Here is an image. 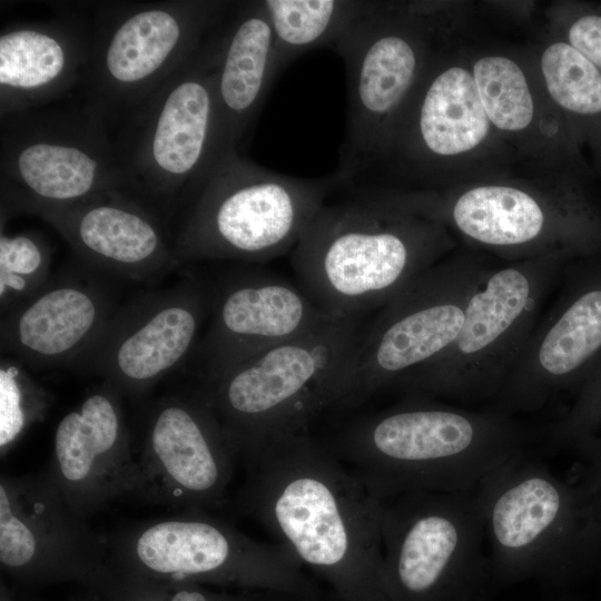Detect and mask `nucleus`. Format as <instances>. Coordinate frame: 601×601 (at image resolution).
Segmentation results:
<instances>
[{"mask_svg": "<svg viewBox=\"0 0 601 601\" xmlns=\"http://www.w3.org/2000/svg\"><path fill=\"white\" fill-rule=\"evenodd\" d=\"M237 506L323 578L342 601H390L381 501L332 452L300 432L246 464Z\"/></svg>", "mask_w": 601, "mask_h": 601, "instance_id": "nucleus-1", "label": "nucleus"}, {"mask_svg": "<svg viewBox=\"0 0 601 601\" xmlns=\"http://www.w3.org/2000/svg\"><path fill=\"white\" fill-rule=\"evenodd\" d=\"M513 416L406 397L343 431L332 452L378 500L405 492H469L526 451Z\"/></svg>", "mask_w": 601, "mask_h": 601, "instance_id": "nucleus-2", "label": "nucleus"}, {"mask_svg": "<svg viewBox=\"0 0 601 601\" xmlns=\"http://www.w3.org/2000/svg\"><path fill=\"white\" fill-rule=\"evenodd\" d=\"M452 247L442 224L357 194L339 178L290 264L313 303L345 318L382 308Z\"/></svg>", "mask_w": 601, "mask_h": 601, "instance_id": "nucleus-3", "label": "nucleus"}, {"mask_svg": "<svg viewBox=\"0 0 601 601\" xmlns=\"http://www.w3.org/2000/svg\"><path fill=\"white\" fill-rule=\"evenodd\" d=\"M475 491L495 580L565 588L601 568V519L580 482L561 480L524 451Z\"/></svg>", "mask_w": 601, "mask_h": 601, "instance_id": "nucleus-4", "label": "nucleus"}, {"mask_svg": "<svg viewBox=\"0 0 601 601\" xmlns=\"http://www.w3.org/2000/svg\"><path fill=\"white\" fill-rule=\"evenodd\" d=\"M364 319L334 318L197 385L245 464L276 440L306 432L329 408Z\"/></svg>", "mask_w": 601, "mask_h": 601, "instance_id": "nucleus-5", "label": "nucleus"}, {"mask_svg": "<svg viewBox=\"0 0 601 601\" xmlns=\"http://www.w3.org/2000/svg\"><path fill=\"white\" fill-rule=\"evenodd\" d=\"M338 181L337 173L318 179L274 173L230 149L183 206L176 257L181 265L259 264L290 254Z\"/></svg>", "mask_w": 601, "mask_h": 601, "instance_id": "nucleus-6", "label": "nucleus"}, {"mask_svg": "<svg viewBox=\"0 0 601 601\" xmlns=\"http://www.w3.org/2000/svg\"><path fill=\"white\" fill-rule=\"evenodd\" d=\"M381 201L449 226L510 263L601 254V213L573 181L551 190L487 183L447 193L388 191Z\"/></svg>", "mask_w": 601, "mask_h": 601, "instance_id": "nucleus-7", "label": "nucleus"}, {"mask_svg": "<svg viewBox=\"0 0 601 601\" xmlns=\"http://www.w3.org/2000/svg\"><path fill=\"white\" fill-rule=\"evenodd\" d=\"M218 30L121 121L114 139L130 193L166 220L223 155L215 97Z\"/></svg>", "mask_w": 601, "mask_h": 601, "instance_id": "nucleus-8", "label": "nucleus"}, {"mask_svg": "<svg viewBox=\"0 0 601 601\" xmlns=\"http://www.w3.org/2000/svg\"><path fill=\"white\" fill-rule=\"evenodd\" d=\"M105 539L116 573L318 599L286 545L257 541L201 510L138 522Z\"/></svg>", "mask_w": 601, "mask_h": 601, "instance_id": "nucleus-9", "label": "nucleus"}, {"mask_svg": "<svg viewBox=\"0 0 601 601\" xmlns=\"http://www.w3.org/2000/svg\"><path fill=\"white\" fill-rule=\"evenodd\" d=\"M560 257L489 266L474 287L461 331L436 359L403 378L392 392L406 397L461 402L493 400L560 282Z\"/></svg>", "mask_w": 601, "mask_h": 601, "instance_id": "nucleus-10", "label": "nucleus"}, {"mask_svg": "<svg viewBox=\"0 0 601 601\" xmlns=\"http://www.w3.org/2000/svg\"><path fill=\"white\" fill-rule=\"evenodd\" d=\"M234 2L170 0L93 3L85 101L108 125L122 121L191 59Z\"/></svg>", "mask_w": 601, "mask_h": 601, "instance_id": "nucleus-11", "label": "nucleus"}, {"mask_svg": "<svg viewBox=\"0 0 601 601\" xmlns=\"http://www.w3.org/2000/svg\"><path fill=\"white\" fill-rule=\"evenodd\" d=\"M417 6L361 1L333 47L347 77V121L337 173L352 180L380 157L432 58L431 26Z\"/></svg>", "mask_w": 601, "mask_h": 601, "instance_id": "nucleus-12", "label": "nucleus"}, {"mask_svg": "<svg viewBox=\"0 0 601 601\" xmlns=\"http://www.w3.org/2000/svg\"><path fill=\"white\" fill-rule=\"evenodd\" d=\"M490 265L444 258L410 283L366 325L329 408L353 410L441 356L457 337L470 296Z\"/></svg>", "mask_w": 601, "mask_h": 601, "instance_id": "nucleus-13", "label": "nucleus"}, {"mask_svg": "<svg viewBox=\"0 0 601 601\" xmlns=\"http://www.w3.org/2000/svg\"><path fill=\"white\" fill-rule=\"evenodd\" d=\"M381 501L390 601H473L491 577L476 491H413Z\"/></svg>", "mask_w": 601, "mask_h": 601, "instance_id": "nucleus-14", "label": "nucleus"}, {"mask_svg": "<svg viewBox=\"0 0 601 601\" xmlns=\"http://www.w3.org/2000/svg\"><path fill=\"white\" fill-rule=\"evenodd\" d=\"M1 185L48 203H72L129 181L104 116L86 101L0 118Z\"/></svg>", "mask_w": 601, "mask_h": 601, "instance_id": "nucleus-15", "label": "nucleus"}, {"mask_svg": "<svg viewBox=\"0 0 601 601\" xmlns=\"http://www.w3.org/2000/svg\"><path fill=\"white\" fill-rule=\"evenodd\" d=\"M137 444L132 496L185 511L226 504L238 455L198 386L145 404Z\"/></svg>", "mask_w": 601, "mask_h": 601, "instance_id": "nucleus-16", "label": "nucleus"}, {"mask_svg": "<svg viewBox=\"0 0 601 601\" xmlns=\"http://www.w3.org/2000/svg\"><path fill=\"white\" fill-rule=\"evenodd\" d=\"M211 283L187 276L118 307L71 370L99 376L122 398L141 402L191 357L209 318Z\"/></svg>", "mask_w": 601, "mask_h": 601, "instance_id": "nucleus-17", "label": "nucleus"}, {"mask_svg": "<svg viewBox=\"0 0 601 601\" xmlns=\"http://www.w3.org/2000/svg\"><path fill=\"white\" fill-rule=\"evenodd\" d=\"M0 564L16 582H78L95 592L111 574L105 535L63 501L45 473L0 477Z\"/></svg>", "mask_w": 601, "mask_h": 601, "instance_id": "nucleus-18", "label": "nucleus"}, {"mask_svg": "<svg viewBox=\"0 0 601 601\" xmlns=\"http://www.w3.org/2000/svg\"><path fill=\"white\" fill-rule=\"evenodd\" d=\"M560 280L491 410H541L563 392L575 394L601 364V254L568 263Z\"/></svg>", "mask_w": 601, "mask_h": 601, "instance_id": "nucleus-19", "label": "nucleus"}, {"mask_svg": "<svg viewBox=\"0 0 601 601\" xmlns=\"http://www.w3.org/2000/svg\"><path fill=\"white\" fill-rule=\"evenodd\" d=\"M33 215L53 227L87 266L137 283L180 268L167 220L128 191L72 203H48L1 185V223Z\"/></svg>", "mask_w": 601, "mask_h": 601, "instance_id": "nucleus-20", "label": "nucleus"}, {"mask_svg": "<svg viewBox=\"0 0 601 601\" xmlns=\"http://www.w3.org/2000/svg\"><path fill=\"white\" fill-rule=\"evenodd\" d=\"M298 285L256 268L211 284L209 323L188 362L198 384L334 319Z\"/></svg>", "mask_w": 601, "mask_h": 601, "instance_id": "nucleus-21", "label": "nucleus"}, {"mask_svg": "<svg viewBox=\"0 0 601 601\" xmlns=\"http://www.w3.org/2000/svg\"><path fill=\"white\" fill-rule=\"evenodd\" d=\"M122 397L101 382L57 424L43 473L66 504L87 519L137 483L134 440Z\"/></svg>", "mask_w": 601, "mask_h": 601, "instance_id": "nucleus-22", "label": "nucleus"}, {"mask_svg": "<svg viewBox=\"0 0 601 601\" xmlns=\"http://www.w3.org/2000/svg\"><path fill=\"white\" fill-rule=\"evenodd\" d=\"M96 272L86 265L51 276L35 295L2 314L1 352L33 371L71 368L118 308L104 274Z\"/></svg>", "mask_w": 601, "mask_h": 601, "instance_id": "nucleus-23", "label": "nucleus"}, {"mask_svg": "<svg viewBox=\"0 0 601 601\" xmlns=\"http://www.w3.org/2000/svg\"><path fill=\"white\" fill-rule=\"evenodd\" d=\"M492 129L471 69L432 60L382 154L357 178L393 158L415 173H433L479 149Z\"/></svg>", "mask_w": 601, "mask_h": 601, "instance_id": "nucleus-24", "label": "nucleus"}, {"mask_svg": "<svg viewBox=\"0 0 601 601\" xmlns=\"http://www.w3.org/2000/svg\"><path fill=\"white\" fill-rule=\"evenodd\" d=\"M9 24L0 33V118L49 106L81 85L90 22L78 11Z\"/></svg>", "mask_w": 601, "mask_h": 601, "instance_id": "nucleus-25", "label": "nucleus"}, {"mask_svg": "<svg viewBox=\"0 0 601 601\" xmlns=\"http://www.w3.org/2000/svg\"><path fill=\"white\" fill-rule=\"evenodd\" d=\"M230 10L218 30L215 66L223 154L238 150L277 76L275 38L263 0L237 2Z\"/></svg>", "mask_w": 601, "mask_h": 601, "instance_id": "nucleus-26", "label": "nucleus"}, {"mask_svg": "<svg viewBox=\"0 0 601 601\" xmlns=\"http://www.w3.org/2000/svg\"><path fill=\"white\" fill-rule=\"evenodd\" d=\"M540 71L552 102L575 138L591 145L601 167V70L559 38L543 49Z\"/></svg>", "mask_w": 601, "mask_h": 601, "instance_id": "nucleus-27", "label": "nucleus"}, {"mask_svg": "<svg viewBox=\"0 0 601 601\" xmlns=\"http://www.w3.org/2000/svg\"><path fill=\"white\" fill-rule=\"evenodd\" d=\"M275 38L278 73L304 52L336 41L361 1L263 0Z\"/></svg>", "mask_w": 601, "mask_h": 601, "instance_id": "nucleus-28", "label": "nucleus"}, {"mask_svg": "<svg viewBox=\"0 0 601 601\" xmlns=\"http://www.w3.org/2000/svg\"><path fill=\"white\" fill-rule=\"evenodd\" d=\"M493 128L521 135L533 128L538 107L528 75L512 58L485 55L470 68Z\"/></svg>", "mask_w": 601, "mask_h": 601, "instance_id": "nucleus-29", "label": "nucleus"}, {"mask_svg": "<svg viewBox=\"0 0 601 601\" xmlns=\"http://www.w3.org/2000/svg\"><path fill=\"white\" fill-rule=\"evenodd\" d=\"M52 250L38 230L0 233L1 315L40 290L51 278Z\"/></svg>", "mask_w": 601, "mask_h": 601, "instance_id": "nucleus-30", "label": "nucleus"}, {"mask_svg": "<svg viewBox=\"0 0 601 601\" xmlns=\"http://www.w3.org/2000/svg\"><path fill=\"white\" fill-rule=\"evenodd\" d=\"M52 393L12 357L0 361V453L4 456L36 423L42 422Z\"/></svg>", "mask_w": 601, "mask_h": 601, "instance_id": "nucleus-31", "label": "nucleus"}, {"mask_svg": "<svg viewBox=\"0 0 601 601\" xmlns=\"http://www.w3.org/2000/svg\"><path fill=\"white\" fill-rule=\"evenodd\" d=\"M96 593L105 601H307L275 592L219 589L120 574L112 570Z\"/></svg>", "mask_w": 601, "mask_h": 601, "instance_id": "nucleus-32", "label": "nucleus"}, {"mask_svg": "<svg viewBox=\"0 0 601 601\" xmlns=\"http://www.w3.org/2000/svg\"><path fill=\"white\" fill-rule=\"evenodd\" d=\"M601 427V364L578 390L570 408L550 424L544 436L549 446L573 449L597 435Z\"/></svg>", "mask_w": 601, "mask_h": 601, "instance_id": "nucleus-33", "label": "nucleus"}, {"mask_svg": "<svg viewBox=\"0 0 601 601\" xmlns=\"http://www.w3.org/2000/svg\"><path fill=\"white\" fill-rule=\"evenodd\" d=\"M561 30V38L601 70V6H566Z\"/></svg>", "mask_w": 601, "mask_h": 601, "instance_id": "nucleus-34", "label": "nucleus"}, {"mask_svg": "<svg viewBox=\"0 0 601 601\" xmlns=\"http://www.w3.org/2000/svg\"><path fill=\"white\" fill-rule=\"evenodd\" d=\"M580 456V483L593 499L601 497V436L595 435L572 449Z\"/></svg>", "mask_w": 601, "mask_h": 601, "instance_id": "nucleus-35", "label": "nucleus"}, {"mask_svg": "<svg viewBox=\"0 0 601 601\" xmlns=\"http://www.w3.org/2000/svg\"><path fill=\"white\" fill-rule=\"evenodd\" d=\"M0 601H18L13 598L11 592L8 590V588L1 582V589H0Z\"/></svg>", "mask_w": 601, "mask_h": 601, "instance_id": "nucleus-36", "label": "nucleus"}, {"mask_svg": "<svg viewBox=\"0 0 601 601\" xmlns=\"http://www.w3.org/2000/svg\"><path fill=\"white\" fill-rule=\"evenodd\" d=\"M595 505H597V509L599 511V515H600V519H601V497L599 499H593Z\"/></svg>", "mask_w": 601, "mask_h": 601, "instance_id": "nucleus-37", "label": "nucleus"}, {"mask_svg": "<svg viewBox=\"0 0 601 601\" xmlns=\"http://www.w3.org/2000/svg\"><path fill=\"white\" fill-rule=\"evenodd\" d=\"M98 594V593H97ZM99 595V594H98ZM85 601H105L100 595L96 599L85 600Z\"/></svg>", "mask_w": 601, "mask_h": 601, "instance_id": "nucleus-38", "label": "nucleus"}]
</instances>
